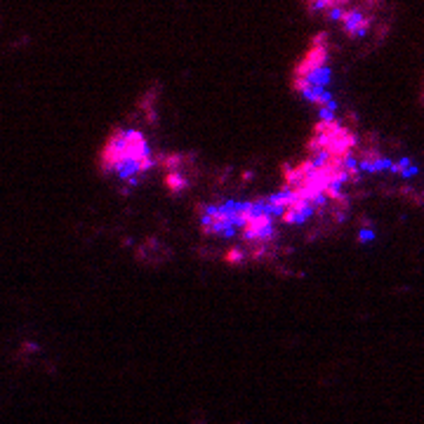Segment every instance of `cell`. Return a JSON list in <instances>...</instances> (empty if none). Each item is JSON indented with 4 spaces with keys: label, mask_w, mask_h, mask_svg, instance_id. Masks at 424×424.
Wrapping results in <instances>:
<instances>
[{
    "label": "cell",
    "mask_w": 424,
    "mask_h": 424,
    "mask_svg": "<svg viewBox=\"0 0 424 424\" xmlns=\"http://www.w3.org/2000/svg\"><path fill=\"white\" fill-rule=\"evenodd\" d=\"M372 19H375V17L368 15V12L361 10L358 5H356V7L349 5L347 10H344V15H342V19H339V26H342L344 33L351 35V38H363V35H368L370 29H372Z\"/></svg>",
    "instance_id": "cell-1"
},
{
    "label": "cell",
    "mask_w": 424,
    "mask_h": 424,
    "mask_svg": "<svg viewBox=\"0 0 424 424\" xmlns=\"http://www.w3.org/2000/svg\"><path fill=\"white\" fill-rule=\"evenodd\" d=\"M389 170H391L394 175H398V177H412V175L417 172V167L410 163V158H401V160H394V163L389 165Z\"/></svg>",
    "instance_id": "cell-3"
},
{
    "label": "cell",
    "mask_w": 424,
    "mask_h": 424,
    "mask_svg": "<svg viewBox=\"0 0 424 424\" xmlns=\"http://www.w3.org/2000/svg\"><path fill=\"white\" fill-rule=\"evenodd\" d=\"M309 2V7L314 10V12H318V15H328L333 7H344V5H349V0H306Z\"/></svg>",
    "instance_id": "cell-2"
}]
</instances>
